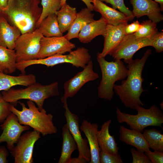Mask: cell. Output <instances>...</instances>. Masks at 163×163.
<instances>
[{
  "label": "cell",
  "instance_id": "4fadbf2b",
  "mask_svg": "<svg viewBox=\"0 0 163 163\" xmlns=\"http://www.w3.org/2000/svg\"><path fill=\"white\" fill-rule=\"evenodd\" d=\"M75 47V44L67 40L63 36L50 37L43 36L40 41V47L37 59L70 53Z\"/></svg>",
  "mask_w": 163,
  "mask_h": 163
},
{
  "label": "cell",
  "instance_id": "8992f818",
  "mask_svg": "<svg viewBox=\"0 0 163 163\" xmlns=\"http://www.w3.org/2000/svg\"><path fill=\"white\" fill-rule=\"evenodd\" d=\"M137 113L132 115L121 112L116 108V115L118 122L125 123L131 129L142 133L146 127L150 126L162 127L163 123V114L161 110L153 105L148 109L142 106L137 107Z\"/></svg>",
  "mask_w": 163,
  "mask_h": 163
},
{
  "label": "cell",
  "instance_id": "f6af8a7d",
  "mask_svg": "<svg viewBox=\"0 0 163 163\" xmlns=\"http://www.w3.org/2000/svg\"><path fill=\"white\" fill-rule=\"evenodd\" d=\"M95 0H93V1H95Z\"/></svg>",
  "mask_w": 163,
  "mask_h": 163
},
{
  "label": "cell",
  "instance_id": "d4e9b609",
  "mask_svg": "<svg viewBox=\"0 0 163 163\" xmlns=\"http://www.w3.org/2000/svg\"><path fill=\"white\" fill-rule=\"evenodd\" d=\"M62 144L58 163H70L71 155L77 149L76 143L66 124L62 128Z\"/></svg>",
  "mask_w": 163,
  "mask_h": 163
},
{
  "label": "cell",
  "instance_id": "f546056e",
  "mask_svg": "<svg viewBox=\"0 0 163 163\" xmlns=\"http://www.w3.org/2000/svg\"><path fill=\"white\" fill-rule=\"evenodd\" d=\"M140 27L136 32L131 35L136 38H152L158 32L157 24L151 20H146L140 23Z\"/></svg>",
  "mask_w": 163,
  "mask_h": 163
},
{
  "label": "cell",
  "instance_id": "4dcf8cb0",
  "mask_svg": "<svg viewBox=\"0 0 163 163\" xmlns=\"http://www.w3.org/2000/svg\"><path fill=\"white\" fill-rule=\"evenodd\" d=\"M60 1L61 0H41L42 11L37 22V28L42 21L48 15L52 14H56L59 9Z\"/></svg>",
  "mask_w": 163,
  "mask_h": 163
},
{
  "label": "cell",
  "instance_id": "5b68a950",
  "mask_svg": "<svg viewBox=\"0 0 163 163\" xmlns=\"http://www.w3.org/2000/svg\"><path fill=\"white\" fill-rule=\"evenodd\" d=\"M102 74V78L98 86V95L101 99L110 101L114 94L115 83L126 78L129 70L121 60L115 59L108 62L105 57L97 56Z\"/></svg>",
  "mask_w": 163,
  "mask_h": 163
},
{
  "label": "cell",
  "instance_id": "74e56055",
  "mask_svg": "<svg viewBox=\"0 0 163 163\" xmlns=\"http://www.w3.org/2000/svg\"><path fill=\"white\" fill-rule=\"evenodd\" d=\"M140 23L138 20L134 21L131 24H127L125 28L126 35L131 34L137 31L140 28Z\"/></svg>",
  "mask_w": 163,
  "mask_h": 163
},
{
  "label": "cell",
  "instance_id": "9c48e42d",
  "mask_svg": "<svg viewBox=\"0 0 163 163\" xmlns=\"http://www.w3.org/2000/svg\"><path fill=\"white\" fill-rule=\"evenodd\" d=\"M152 38H136L131 34L126 35L110 55L115 59H123L128 64L133 59L135 53L141 48L151 46Z\"/></svg>",
  "mask_w": 163,
  "mask_h": 163
},
{
  "label": "cell",
  "instance_id": "ab89813d",
  "mask_svg": "<svg viewBox=\"0 0 163 163\" xmlns=\"http://www.w3.org/2000/svg\"><path fill=\"white\" fill-rule=\"evenodd\" d=\"M67 0H61L59 5V8H60L64 4L66 3ZM86 5L87 8L91 11L94 10V6L92 3L93 0H81Z\"/></svg>",
  "mask_w": 163,
  "mask_h": 163
},
{
  "label": "cell",
  "instance_id": "7c38bea8",
  "mask_svg": "<svg viewBox=\"0 0 163 163\" xmlns=\"http://www.w3.org/2000/svg\"><path fill=\"white\" fill-rule=\"evenodd\" d=\"M0 128L3 131L0 136V144L2 142H6L7 147L11 151L14 147V144L17 143L22 133L29 130L30 127L21 125L17 117L12 113L0 125Z\"/></svg>",
  "mask_w": 163,
  "mask_h": 163
},
{
  "label": "cell",
  "instance_id": "b9f144b4",
  "mask_svg": "<svg viewBox=\"0 0 163 163\" xmlns=\"http://www.w3.org/2000/svg\"><path fill=\"white\" fill-rule=\"evenodd\" d=\"M8 2V0H0V12L7 7Z\"/></svg>",
  "mask_w": 163,
  "mask_h": 163
},
{
  "label": "cell",
  "instance_id": "ac0fdd59",
  "mask_svg": "<svg viewBox=\"0 0 163 163\" xmlns=\"http://www.w3.org/2000/svg\"><path fill=\"white\" fill-rule=\"evenodd\" d=\"M94 10L100 13L108 24L117 26L128 23L133 19L124 13L111 8L100 0L93 1Z\"/></svg>",
  "mask_w": 163,
  "mask_h": 163
},
{
  "label": "cell",
  "instance_id": "d590c367",
  "mask_svg": "<svg viewBox=\"0 0 163 163\" xmlns=\"http://www.w3.org/2000/svg\"><path fill=\"white\" fill-rule=\"evenodd\" d=\"M152 46L155 51L161 53L163 51V31L158 32L152 37Z\"/></svg>",
  "mask_w": 163,
  "mask_h": 163
},
{
  "label": "cell",
  "instance_id": "cb8c5ba5",
  "mask_svg": "<svg viewBox=\"0 0 163 163\" xmlns=\"http://www.w3.org/2000/svg\"><path fill=\"white\" fill-rule=\"evenodd\" d=\"M94 14L87 8H82L77 13L76 17L64 37L68 40L78 38V34L86 24L94 20Z\"/></svg>",
  "mask_w": 163,
  "mask_h": 163
},
{
  "label": "cell",
  "instance_id": "52a82bcc",
  "mask_svg": "<svg viewBox=\"0 0 163 163\" xmlns=\"http://www.w3.org/2000/svg\"><path fill=\"white\" fill-rule=\"evenodd\" d=\"M91 59L89 50L84 47H80L67 55L56 54L42 59L25 61L23 62V64L25 68L36 64L52 67L60 64L69 63L77 68L83 69Z\"/></svg>",
  "mask_w": 163,
  "mask_h": 163
},
{
  "label": "cell",
  "instance_id": "d6986e66",
  "mask_svg": "<svg viewBox=\"0 0 163 163\" xmlns=\"http://www.w3.org/2000/svg\"><path fill=\"white\" fill-rule=\"evenodd\" d=\"M120 140L126 144L136 147L138 151L144 153L150 150L149 145L142 133L134 129L120 126Z\"/></svg>",
  "mask_w": 163,
  "mask_h": 163
},
{
  "label": "cell",
  "instance_id": "ee69618b",
  "mask_svg": "<svg viewBox=\"0 0 163 163\" xmlns=\"http://www.w3.org/2000/svg\"><path fill=\"white\" fill-rule=\"evenodd\" d=\"M160 108L161 109H163V101L160 104Z\"/></svg>",
  "mask_w": 163,
  "mask_h": 163
},
{
  "label": "cell",
  "instance_id": "30bf717a",
  "mask_svg": "<svg viewBox=\"0 0 163 163\" xmlns=\"http://www.w3.org/2000/svg\"><path fill=\"white\" fill-rule=\"evenodd\" d=\"M65 109L64 116L67 126L77 146L78 157L82 158L89 162L91 160L90 149L88 145V141L82 136L80 130L79 120L78 116L71 112L67 103V100L61 98Z\"/></svg>",
  "mask_w": 163,
  "mask_h": 163
},
{
  "label": "cell",
  "instance_id": "f1b7e54d",
  "mask_svg": "<svg viewBox=\"0 0 163 163\" xmlns=\"http://www.w3.org/2000/svg\"><path fill=\"white\" fill-rule=\"evenodd\" d=\"M143 134L150 148L154 150L163 152V135L155 128L144 129Z\"/></svg>",
  "mask_w": 163,
  "mask_h": 163
},
{
  "label": "cell",
  "instance_id": "9a60e30c",
  "mask_svg": "<svg viewBox=\"0 0 163 163\" xmlns=\"http://www.w3.org/2000/svg\"><path fill=\"white\" fill-rule=\"evenodd\" d=\"M133 16L139 18L147 16L149 20L158 23L163 20V15L157 2L152 0H130Z\"/></svg>",
  "mask_w": 163,
  "mask_h": 163
},
{
  "label": "cell",
  "instance_id": "ba28073f",
  "mask_svg": "<svg viewBox=\"0 0 163 163\" xmlns=\"http://www.w3.org/2000/svg\"><path fill=\"white\" fill-rule=\"evenodd\" d=\"M43 36L38 28L32 32L21 34L16 41L14 48L17 63L37 59L40 41Z\"/></svg>",
  "mask_w": 163,
  "mask_h": 163
},
{
  "label": "cell",
  "instance_id": "83f0119b",
  "mask_svg": "<svg viewBox=\"0 0 163 163\" xmlns=\"http://www.w3.org/2000/svg\"><path fill=\"white\" fill-rule=\"evenodd\" d=\"M37 28L45 37L63 36L59 27L56 14L55 13L50 14L43 19Z\"/></svg>",
  "mask_w": 163,
  "mask_h": 163
},
{
  "label": "cell",
  "instance_id": "603a6c76",
  "mask_svg": "<svg viewBox=\"0 0 163 163\" xmlns=\"http://www.w3.org/2000/svg\"><path fill=\"white\" fill-rule=\"evenodd\" d=\"M36 82V77L33 74L12 76L0 72V91H7L17 85L27 87Z\"/></svg>",
  "mask_w": 163,
  "mask_h": 163
},
{
  "label": "cell",
  "instance_id": "2e32d148",
  "mask_svg": "<svg viewBox=\"0 0 163 163\" xmlns=\"http://www.w3.org/2000/svg\"><path fill=\"white\" fill-rule=\"evenodd\" d=\"M128 23L114 26L107 24L104 37V47L101 52H98L97 56L105 57L110 55L126 35L125 28Z\"/></svg>",
  "mask_w": 163,
  "mask_h": 163
},
{
  "label": "cell",
  "instance_id": "f35d334b",
  "mask_svg": "<svg viewBox=\"0 0 163 163\" xmlns=\"http://www.w3.org/2000/svg\"><path fill=\"white\" fill-rule=\"evenodd\" d=\"M8 155L6 148L4 146H0V163H8L7 157Z\"/></svg>",
  "mask_w": 163,
  "mask_h": 163
},
{
  "label": "cell",
  "instance_id": "484cf974",
  "mask_svg": "<svg viewBox=\"0 0 163 163\" xmlns=\"http://www.w3.org/2000/svg\"><path fill=\"white\" fill-rule=\"evenodd\" d=\"M77 13L75 8L66 3L57 11L56 14L59 27L63 33L68 30L75 19Z\"/></svg>",
  "mask_w": 163,
  "mask_h": 163
},
{
  "label": "cell",
  "instance_id": "7bdbcfd3",
  "mask_svg": "<svg viewBox=\"0 0 163 163\" xmlns=\"http://www.w3.org/2000/svg\"><path fill=\"white\" fill-rule=\"evenodd\" d=\"M155 1L158 3L160 5V7L161 11H163V0H154Z\"/></svg>",
  "mask_w": 163,
  "mask_h": 163
},
{
  "label": "cell",
  "instance_id": "1f68e13d",
  "mask_svg": "<svg viewBox=\"0 0 163 163\" xmlns=\"http://www.w3.org/2000/svg\"><path fill=\"white\" fill-rule=\"evenodd\" d=\"M102 2H104L110 4L112 6V8L114 9H117L119 11L124 13L128 17L133 19V16L131 11L125 5L124 0H100Z\"/></svg>",
  "mask_w": 163,
  "mask_h": 163
},
{
  "label": "cell",
  "instance_id": "836d02e7",
  "mask_svg": "<svg viewBox=\"0 0 163 163\" xmlns=\"http://www.w3.org/2000/svg\"><path fill=\"white\" fill-rule=\"evenodd\" d=\"M11 103L5 101L0 93V123H2L12 113L10 109Z\"/></svg>",
  "mask_w": 163,
  "mask_h": 163
},
{
  "label": "cell",
  "instance_id": "60d3db41",
  "mask_svg": "<svg viewBox=\"0 0 163 163\" xmlns=\"http://www.w3.org/2000/svg\"><path fill=\"white\" fill-rule=\"evenodd\" d=\"M87 161L85 159L78 157L72 158L70 163H86Z\"/></svg>",
  "mask_w": 163,
  "mask_h": 163
},
{
  "label": "cell",
  "instance_id": "44dd1931",
  "mask_svg": "<svg viewBox=\"0 0 163 163\" xmlns=\"http://www.w3.org/2000/svg\"><path fill=\"white\" fill-rule=\"evenodd\" d=\"M111 123V120H109L103 124L100 130L97 131V137L101 151L116 155L118 154L119 149L114 136H111L109 133V127Z\"/></svg>",
  "mask_w": 163,
  "mask_h": 163
},
{
  "label": "cell",
  "instance_id": "7a4b0ae2",
  "mask_svg": "<svg viewBox=\"0 0 163 163\" xmlns=\"http://www.w3.org/2000/svg\"><path fill=\"white\" fill-rule=\"evenodd\" d=\"M40 3V0H8L0 16L18 28L21 34L31 32L37 28L42 11Z\"/></svg>",
  "mask_w": 163,
  "mask_h": 163
},
{
  "label": "cell",
  "instance_id": "277c9868",
  "mask_svg": "<svg viewBox=\"0 0 163 163\" xmlns=\"http://www.w3.org/2000/svg\"><path fill=\"white\" fill-rule=\"evenodd\" d=\"M59 84L57 82L43 85L35 82L25 88H11L2 91V94L5 101L13 104H17L21 99H27L35 103L39 110L43 108L44 101L50 97L59 96Z\"/></svg>",
  "mask_w": 163,
  "mask_h": 163
},
{
  "label": "cell",
  "instance_id": "bcb514c9",
  "mask_svg": "<svg viewBox=\"0 0 163 163\" xmlns=\"http://www.w3.org/2000/svg\"></svg>",
  "mask_w": 163,
  "mask_h": 163
},
{
  "label": "cell",
  "instance_id": "e0dca14e",
  "mask_svg": "<svg viewBox=\"0 0 163 163\" xmlns=\"http://www.w3.org/2000/svg\"><path fill=\"white\" fill-rule=\"evenodd\" d=\"M98 126L97 123H91L84 120L80 127V129L85 134L89 143L91 157L89 163H100L99 154L101 150L97 137Z\"/></svg>",
  "mask_w": 163,
  "mask_h": 163
},
{
  "label": "cell",
  "instance_id": "3957f363",
  "mask_svg": "<svg viewBox=\"0 0 163 163\" xmlns=\"http://www.w3.org/2000/svg\"><path fill=\"white\" fill-rule=\"evenodd\" d=\"M22 107L21 110L17 109L11 104L10 109L18 117L20 124L31 127L43 136L55 134L58 130L53 122V115L47 114L43 108L41 110L36 107L34 102L30 100L27 102L28 108L24 103L18 102Z\"/></svg>",
  "mask_w": 163,
  "mask_h": 163
},
{
  "label": "cell",
  "instance_id": "4316f807",
  "mask_svg": "<svg viewBox=\"0 0 163 163\" xmlns=\"http://www.w3.org/2000/svg\"><path fill=\"white\" fill-rule=\"evenodd\" d=\"M16 64L14 50L0 46V72L8 74L14 72Z\"/></svg>",
  "mask_w": 163,
  "mask_h": 163
},
{
  "label": "cell",
  "instance_id": "8d00e7d4",
  "mask_svg": "<svg viewBox=\"0 0 163 163\" xmlns=\"http://www.w3.org/2000/svg\"><path fill=\"white\" fill-rule=\"evenodd\" d=\"M150 161L151 163H163V152L154 150L152 152L150 150L144 154Z\"/></svg>",
  "mask_w": 163,
  "mask_h": 163
},
{
  "label": "cell",
  "instance_id": "d6a6232c",
  "mask_svg": "<svg viewBox=\"0 0 163 163\" xmlns=\"http://www.w3.org/2000/svg\"><path fill=\"white\" fill-rule=\"evenodd\" d=\"M99 158L101 163H123L120 155H112L101 151Z\"/></svg>",
  "mask_w": 163,
  "mask_h": 163
},
{
  "label": "cell",
  "instance_id": "5bb4252c",
  "mask_svg": "<svg viewBox=\"0 0 163 163\" xmlns=\"http://www.w3.org/2000/svg\"><path fill=\"white\" fill-rule=\"evenodd\" d=\"M99 77L98 74L93 70L91 60L82 71L65 82L63 86L64 93L61 98L67 99L72 97L86 83L95 80Z\"/></svg>",
  "mask_w": 163,
  "mask_h": 163
},
{
  "label": "cell",
  "instance_id": "ffe728a7",
  "mask_svg": "<svg viewBox=\"0 0 163 163\" xmlns=\"http://www.w3.org/2000/svg\"><path fill=\"white\" fill-rule=\"evenodd\" d=\"M107 22L102 16L97 20H94L85 26L79 32L78 39L80 42L88 43L99 35L104 37L106 34Z\"/></svg>",
  "mask_w": 163,
  "mask_h": 163
},
{
  "label": "cell",
  "instance_id": "e575fe53",
  "mask_svg": "<svg viewBox=\"0 0 163 163\" xmlns=\"http://www.w3.org/2000/svg\"><path fill=\"white\" fill-rule=\"evenodd\" d=\"M130 152L133 157L132 163H151L150 161L143 152L132 148Z\"/></svg>",
  "mask_w": 163,
  "mask_h": 163
},
{
  "label": "cell",
  "instance_id": "8fae6325",
  "mask_svg": "<svg viewBox=\"0 0 163 163\" xmlns=\"http://www.w3.org/2000/svg\"><path fill=\"white\" fill-rule=\"evenodd\" d=\"M40 133L34 130L21 136L16 145L10 151L14 163H34L33 151L36 142L40 138Z\"/></svg>",
  "mask_w": 163,
  "mask_h": 163
},
{
  "label": "cell",
  "instance_id": "7402d4cb",
  "mask_svg": "<svg viewBox=\"0 0 163 163\" xmlns=\"http://www.w3.org/2000/svg\"><path fill=\"white\" fill-rule=\"evenodd\" d=\"M21 34L17 27L11 25L0 16V46L14 49L16 40Z\"/></svg>",
  "mask_w": 163,
  "mask_h": 163
},
{
  "label": "cell",
  "instance_id": "6da1fadb",
  "mask_svg": "<svg viewBox=\"0 0 163 163\" xmlns=\"http://www.w3.org/2000/svg\"><path fill=\"white\" fill-rule=\"evenodd\" d=\"M150 49L146 50L141 59H133L126 67L129 72L126 80L121 84L113 87L115 93L124 105L129 108L135 109L138 106L144 105L140 100L142 94L145 91L142 87L144 79L142 73L145 63L152 53Z\"/></svg>",
  "mask_w": 163,
  "mask_h": 163
}]
</instances>
